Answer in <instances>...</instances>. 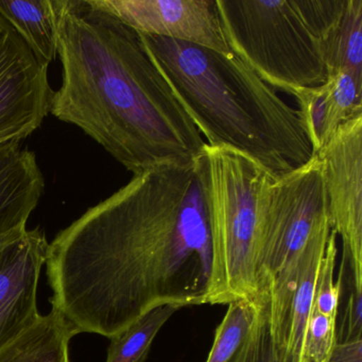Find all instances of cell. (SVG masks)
Instances as JSON below:
<instances>
[{
	"mask_svg": "<svg viewBox=\"0 0 362 362\" xmlns=\"http://www.w3.org/2000/svg\"><path fill=\"white\" fill-rule=\"evenodd\" d=\"M52 310L113 338L165 305L209 304L213 243L197 163L133 175L48 247Z\"/></svg>",
	"mask_w": 362,
	"mask_h": 362,
	"instance_id": "1",
	"label": "cell"
},
{
	"mask_svg": "<svg viewBox=\"0 0 362 362\" xmlns=\"http://www.w3.org/2000/svg\"><path fill=\"white\" fill-rule=\"evenodd\" d=\"M49 113L94 139L133 175L194 163L205 141L141 35L90 0H67Z\"/></svg>",
	"mask_w": 362,
	"mask_h": 362,
	"instance_id": "2",
	"label": "cell"
},
{
	"mask_svg": "<svg viewBox=\"0 0 362 362\" xmlns=\"http://www.w3.org/2000/svg\"><path fill=\"white\" fill-rule=\"evenodd\" d=\"M141 37L207 145L239 152L274 177L311 160L298 110L234 52Z\"/></svg>",
	"mask_w": 362,
	"mask_h": 362,
	"instance_id": "3",
	"label": "cell"
},
{
	"mask_svg": "<svg viewBox=\"0 0 362 362\" xmlns=\"http://www.w3.org/2000/svg\"><path fill=\"white\" fill-rule=\"evenodd\" d=\"M234 52L260 79L291 95L328 78L326 37L344 0H216Z\"/></svg>",
	"mask_w": 362,
	"mask_h": 362,
	"instance_id": "4",
	"label": "cell"
},
{
	"mask_svg": "<svg viewBox=\"0 0 362 362\" xmlns=\"http://www.w3.org/2000/svg\"><path fill=\"white\" fill-rule=\"evenodd\" d=\"M213 243L209 305L257 300L269 287L262 262L264 203L274 179L234 150L205 144L196 160Z\"/></svg>",
	"mask_w": 362,
	"mask_h": 362,
	"instance_id": "5",
	"label": "cell"
},
{
	"mask_svg": "<svg viewBox=\"0 0 362 362\" xmlns=\"http://www.w3.org/2000/svg\"><path fill=\"white\" fill-rule=\"evenodd\" d=\"M313 156L322 164L332 230L342 240V264L362 292V115L339 127Z\"/></svg>",
	"mask_w": 362,
	"mask_h": 362,
	"instance_id": "6",
	"label": "cell"
},
{
	"mask_svg": "<svg viewBox=\"0 0 362 362\" xmlns=\"http://www.w3.org/2000/svg\"><path fill=\"white\" fill-rule=\"evenodd\" d=\"M52 94L48 67L0 16V145L37 131L49 114Z\"/></svg>",
	"mask_w": 362,
	"mask_h": 362,
	"instance_id": "7",
	"label": "cell"
},
{
	"mask_svg": "<svg viewBox=\"0 0 362 362\" xmlns=\"http://www.w3.org/2000/svg\"><path fill=\"white\" fill-rule=\"evenodd\" d=\"M139 35L230 52L216 0H90Z\"/></svg>",
	"mask_w": 362,
	"mask_h": 362,
	"instance_id": "8",
	"label": "cell"
},
{
	"mask_svg": "<svg viewBox=\"0 0 362 362\" xmlns=\"http://www.w3.org/2000/svg\"><path fill=\"white\" fill-rule=\"evenodd\" d=\"M48 247L40 228H26L0 240V349L41 319L37 287Z\"/></svg>",
	"mask_w": 362,
	"mask_h": 362,
	"instance_id": "9",
	"label": "cell"
},
{
	"mask_svg": "<svg viewBox=\"0 0 362 362\" xmlns=\"http://www.w3.org/2000/svg\"><path fill=\"white\" fill-rule=\"evenodd\" d=\"M22 143L0 145V240L26 230L45 189L35 154Z\"/></svg>",
	"mask_w": 362,
	"mask_h": 362,
	"instance_id": "10",
	"label": "cell"
},
{
	"mask_svg": "<svg viewBox=\"0 0 362 362\" xmlns=\"http://www.w3.org/2000/svg\"><path fill=\"white\" fill-rule=\"evenodd\" d=\"M67 0H0V16L33 56L49 67L58 57L61 18Z\"/></svg>",
	"mask_w": 362,
	"mask_h": 362,
	"instance_id": "11",
	"label": "cell"
},
{
	"mask_svg": "<svg viewBox=\"0 0 362 362\" xmlns=\"http://www.w3.org/2000/svg\"><path fill=\"white\" fill-rule=\"evenodd\" d=\"M73 337L63 317L52 309L20 338L0 349V362H71Z\"/></svg>",
	"mask_w": 362,
	"mask_h": 362,
	"instance_id": "12",
	"label": "cell"
},
{
	"mask_svg": "<svg viewBox=\"0 0 362 362\" xmlns=\"http://www.w3.org/2000/svg\"><path fill=\"white\" fill-rule=\"evenodd\" d=\"M332 226H326L315 233L310 239L300 262L298 287L292 300L290 315L289 341H288V359L298 362L300 347L306 332L307 322L315 302V288L322 260L325 255L328 239L332 234Z\"/></svg>",
	"mask_w": 362,
	"mask_h": 362,
	"instance_id": "13",
	"label": "cell"
},
{
	"mask_svg": "<svg viewBox=\"0 0 362 362\" xmlns=\"http://www.w3.org/2000/svg\"><path fill=\"white\" fill-rule=\"evenodd\" d=\"M328 76L349 71L362 79V0H344L342 12L326 37Z\"/></svg>",
	"mask_w": 362,
	"mask_h": 362,
	"instance_id": "14",
	"label": "cell"
},
{
	"mask_svg": "<svg viewBox=\"0 0 362 362\" xmlns=\"http://www.w3.org/2000/svg\"><path fill=\"white\" fill-rule=\"evenodd\" d=\"M179 309L175 305H165L139 317L111 338L105 362H146L156 334Z\"/></svg>",
	"mask_w": 362,
	"mask_h": 362,
	"instance_id": "15",
	"label": "cell"
},
{
	"mask_svg": "<svg viewBox=\"0 0 362 362\" xmlns=\"http://www.w3.org/2000/svg\"><path fill=\"white\" fill-rule=\"evenodd\" d=\"M323 135L322 147L332 139L339 127L362 115V79L349 71L330 74L324 83Z\"/></svg>",
	"mask_w": 362,
	"mask_h": 362,
	"instance_id": "16",
	"label": "cell"
},
{
	"mask_svg": "<svg viewBox=\"0 0 362 362\" xmlns=\"http://www.w3.org/2000/svg\"><path fill=\"white\" fill-rule=\"evenodd\" d=\"M258 298L235 300L228 304V311L216 329L206 362H230L235 357L253 325Z\"/></svg>",
	"mask_w": 362,
	"mask_h": 362,
	"instance_id": "17",
	"label": "cell"
},
{
	"mask_svg": "<svg viewBox=\"0 0 362 362\" xmlns=\"http://www.w3.org/2000/svg\"><path fill=\"white\" fill-rule=\"evenodd\" d=\"M230 362H285L277 354L271 334L269 289L260 294L253 325Z\"/></svg>",
	"mask_w": 362,
	"mask_h": 362,
	"instance_id": "18",
	"label": "cell"
},
{
	"mask_svg": "<svg viewBox=\"0 0 362 362\" xmlns=\"http://www.w3.org/2000/svg\"><path fill=\"white\" fill-rule=\"evenodd\" d=\"M337 343V317L311 309L298 362H328Z\"/></svg>",
	"mask_w": 362,
	"mask_h": 362,
	"instance_id": "19",
	"label": "cell"
},
{
	"mask_svg": "<svg viewBox=\"0 0 362 362\" xmlns=\"http://www.w3.org/2000/svg\"><path fill=\"white\" fill-rule=\"evenodd\" d=\"M291 95L298 101V114L300 116L303 129L313 147V153H317L323 145L322 135H323L324 103H325L324 84L317 88H300L294 90Z\"/></svg>",
	"mask_w": 362,
	"mask_h": 362,
	"instance_id": "20",
	"label": "cell"
},
{
	"mask_svg": "<svg viewBox=\"0 0 362 362\" xmlns=\"http://www.w3.org/2000/svg\"><path fill=\"white\" fill-rule=\"evenodd\" d=\"M337 234L332 230L328 239L325 255L322 260L317 276L313 308L322 315L337 317L339 298L341 292V279L334 285V273L337 257Z\"/></svg>",
	"mask_w": 362,
	"mask_h": 362,
	"instance_id": "21",
	"label": "cell"
},
{
	"mask_svg": "<svg viewBox=\"0 0 362 362\" xmlns=\"http://www.w3.org/2000/svg\"><path fill=\"white\" fill-rule=\"evenodd\" d=\"M345 332L337 338V342L362 338V292L351 287V292L345 307Z\"/></svg>",
	"mask_w": 362,
	"mask_h": 362,
	"instance_id": "22",
	"label": "cell"
},
{
	"mask_svg": "<svg viewBox=\"0 0 362 362\" xmlns=\"http://www.w3.org/2000/svg\"><path fill=\"white\" fill-rule=\"evenodd\" d=\"M328 362H362V338L337 342Z\"/></svg>",
	"mask_w": 362,
	"mask_h": 362,
	"instance_id": "23",
	"label": "cell"
}]
</instances>
